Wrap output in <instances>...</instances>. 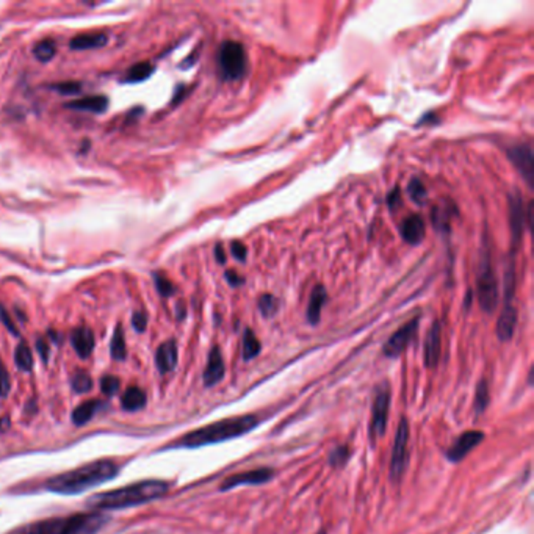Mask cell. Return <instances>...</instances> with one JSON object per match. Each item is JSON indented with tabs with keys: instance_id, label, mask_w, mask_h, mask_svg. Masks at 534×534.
Returning <instances> with one entry per match:
<instances>
[{
	"instance_id": "30bf717a",
	"label": "cell",
	"mask_w": 534,
	"mask_h": 534,
	"mask_svg": "<svg viewBox=\"0 0 534 534\" xmlns=\"http://www.w3.org/2000/svg\"><path fill=\"white\" fill-rule=\"evenodd\" d=\"M484 437H486V434L478 430L464 431L459 437L454 439V442L450 447H448V450L445 451V458L450 462H461L473 448H476L483 442Z\"/></svg>"
},
{
	"instance_id": "e0dca14e",
	"label": "cell",
	"mask_w": 534,
	"mask_h": 534,
	"mask_svg": "<svg viewBox=\"0 0 534 534\" xmlns=\"http://www.w3.org/2000/svg\"><path fill=\"white\" fill-rule=\"evenodd\" d=\"M71 345H73L75 353L80 356L82 359H87L90 358L92 350H95V334H92L90 327H77V329L71 332Z\"/></svg>"
},
{
	"instance_id": "d590c367",
	"label": "cell",
	"mask_w": 534,
	"mask_h": 534,
	"mask_svg": "<svg viewBox=\"0 0 534 534\" xmlns=\"http://www.w3.org/2000/svg\"><path fill=\"white\" fill-rule=\"evenodd\" d=\"M71 386L78 394H85V392H90L92 389V380L87 372H77L73 376V380H71Z\"/></svg>"
},
{
	"instance_id": "74e56055",
	"label": "cell",
	"mask_w": 534,
	"mask_h": 534,
	"mask_svg": "<svg viewBox=\"0 0 534 534\" xmlns=\"http://www.w3.org/2000/svg\"><path fill=\"white\" fill-rule=\"evenodd\" d=\"M119 387H121V382H119V380L116 378V376L107 375V376H104V378L101 380V390L104 392L105 395H109V396L115 395L116 392L119 390Z\"/></svg>"
},
{
	"instance_id": "ac0fdd59",
	"label": "cell",
	"mask_w": 534,
	"mask_h": 534,
	"mask_svg": "<svg viewBox=\"0 0 534 534\" xmlns=\"http://www.w3.org/2000/svg\"><path fill=\"white\" fill-rule=\"evenodd\" d=\"M177 358H179V353H177V345L174 340H168L165 344H162L155 353V364L159 372H173L177 365Z\"/></svg>"
},
{
	"instance_id": "bcb514c9",
	"label": "cell",
	"mask_w": 534,
	"mask_h": 534,
	"mask_svg": "<svg viewBox=\"0 0 534 534\" xmlns=\"http://www.w3.org/2000/svg\"><path fill=\"white\" fill-rule=\"evenodd\" d=\"M226 281L229 282L231 287H240L241 284L245 282V279L241 276H238L235 272H226Z\"/></svg>"
},
{
	"instance_id": "d6986e66",
	"label": "cell",
	"mask_w": 534,
	"mask_h": 534,
	"mask_svg": "<svg viewBox=\"0 0 534 534\" xmlns=\"http://www.w3.org/2000/svg\"><path fill=\"white\" fill-rule=\"evenodd\" d=\"M66 518H46L10 531L8 534H59L65 525Z\"/></svg>"
},
{
	"instance_id": "9a60e30c",
	"label": "cell",
	"mask_w": 534,
	"mask_h": 534,
	"mask_svg": "<svg viewBox=\"0 0 534 534\" xmlns=\"http://www.w3.org/2000/svg\"><path fill=\"white\" fill-rule=\"evenodd\" d=\"M226 375V365H224V359L222 350L218 346H213L212 351L209 353V360L207 365H205L202 380H204V386L205 387H213L217 386L218 382H222Z\"/></svg>"
},
{
	"instance_id": "b9f144b4",
	"label": "cell",
	"mask_w": 534,
	"mask_h": 534,
	"mask_svg": "<svg viewBox=\"0 0 534 534\" xmlns=\"http://www.w3.org/2000/svg\"><path fill=\"white\" fill-rule=\"evenodd\" d=\"M132 326L137 332H145L147 326V317L145 312H135L132 317Z\"/></svg>"
},
{
	"instance_id": "277c9868",
	"label": "cell",
	"mask_w": 534,
	"mask_h": 534,
	"mask_svg": "<svg viewBox=\"0 0 534 534\" xmlns=\"http://www.w3.org/2000/svg\"><path fill=\"white\" fill-rule=\"evenodd\" d=\"M217 63L223 80H240L246 74V51L238 41H224L218 49Z\"/></svg>"
},
{
	"instance_id": "484cf974",
	"label": "cell",
	"mask_w": 534,
	"mask_h": 534,
	"mask_svg": "<svg viewBox=\"0 0 534 534\" xmlns=\"http://www.w3.org/2000/svg\"><path fill=\"white\" fill-rule=\"evenodd\" d=\"M146 403H147V396L145 394V390L140 387H129L124 392V395L121 396V404H123V408L131 412L145 408Z\"/></svg>"
},
{
	"instance_id": "9c48e42d",
	"label": "cell",
	"mask_w": 534,
	"mask_h": 534,
	"mask_svg": "<svg viewBox=\"0 0 534 534\" xmlns=\"http://www.w3.org/2000/svg\"><path fill=\"white\" fill-rule=\"evenodd\" d=\"M274 472L273 468L268 467H260V468H254V470H248V472H240V473H233L222 483V490H231L240 486H260V484H265L269 480H273Z\"/></svg>"
},
{
	"instance_id": "8992f818",
	"label": "cell",
	"mask_w": 534,
	"mask_h": 534,
	"mask_svg": "<svg viewBox=\"0 0 534 534\" xmlns=\"http://www.w3.org/2000/svg\"><path fill=\"white\" fill-rule=\"evenodd\" d=\"M409 422L406 417H401L398 423L394 448H392L390 459V480L392 483H400L403 475L408 468V445H409Z\"/></svg>"
},
{
	"instance_id": "1f68e13d",
	"label": "cell",
	"mask_w": 534,
	"mask_h": 534,
	"mask_svg": "<svg viewBox=\"0 0 534 534\" xmlns=\"http://www.w3.org/2000/svg\"><path fill=\"white\" fill-rule=\"evenodd\" d=\"M489 386L486 380H481L478 382V386H476V392H475V401H473V408H475V414L480 415L483 414L484 411H486L487 404H489Z\"/></svg>"
},
{
	"instance_id": "836d02e7",
	"label": "cell",
	"mask_w": 534,
	"mask_h": 534,
	"mask_svg": "<svg viewBox=\"0 0 534 534\" xmlns=\"http://www.w3.org/2000/svg\"><path fill=\"white\" fill-rule=\"evenodd\" d=\"M56 52V44L52 40H44L38 42L37 46L33 49V55L35 59L40 60L41 63H47L49 60H52Z\"/></svg>"
},
{
	"instance_id": "d4e9b609",
	"label": "cell",
	"mask_w": 534,
	"mask_h": 534,
	"mask_svg": "<svg viewBox=\"0 0 534 534\" xmlns=\"http://www.w3.org/2000/svg\"><path fill=\"white\" fill-rule=\"evenodd\" d=\"M107 44V35L104 33H91V35H82V37H75L71 40L69 47L73 51H87V49H97Z\"/></svg>"
},
{
	"instance_id": "603a6c76",
	"label": "cell",
	"mask_w": 534,
	"mask_h": 534,
	"mask_svg": "<svg viewBox=\"0 0 534 534\" xmlns=\"http://www.w3.org/2000/svg\"><path fill=\"white\" fill-rule=\"evenodd\" d=\"M68 109L80 110V111H90V113H104L109 109V97L107 96H90L78 99V101H73L66 104Z\"/></svg>"
},
{
	"instance_id": "ba28073f",
	"label": "cell",
	"mask_w": 534,
	"mask_h": 534,
	"mask_svg": "<svg viewBox=\"0 0 534 534\" xmlns=\"http://www.w3.org/2000/svg\"><path fill=\"white\" fill-rule=\"evenodd\" d=\"M107 522V517L101 512H85L75 514L65 521V525L59 534H97Z\"/></svg>"
},
{
	"instance_id": "f6af8a7d",
	"label": "cell",
	"mask_w": 534,
	"mask_h": 534,
	"mask_svg": "<svg viewBox=\"0 0 534 534\" xmlns=\"http://www.w3.org/2000/svg\"><path fill=\"white\" fill-rule=\"evenodd\" d=\"M37 350L40 353V358L42 359L44 364H47L49 360V353H51V348H49V344L44 339H38L37 340Z\"/></svg>"
},
{
	"instance_id": "f1b7e54d",
	"label": "cell",
	"mask_w": 534,
	"mask_h": 534,
	"mask_svg": "<svg viewBox=\"0 0 534 534\" xmlns=\"http://www.w3.org/2000/svg\"><path fill=\"white\" fill-rule=\"evenodd\" d=\"M241 351H243L245 360H253L255 356H259V353L262 351L260 341L251 329H246L243 334V346H241Z\"/></svg>"
},
{
	"instance_id": "5bb4252c",
	"label": "cell",
	"mask_w": 534,
	"mask_h": 534,
	"mask_svg": "<svg viewBox=\"0 0 534 534\" xmlns=\"http://www.w3.org/2000/svg\"><path fill=\"white\" fill-rule=\"evenodd\" d=\"M442 353V327L439 322H434L425 339L423 360L426 368H436Z\"/></svg>"
},
{
	"instance_id": "6da1fadb",
	"label": "cell",
	"mask_w": 534,
	"mask_h": 534,
	"mask_svg": "<svg viewBox=\"0 0 534 534\" xmlns=\"http://www.w3.org/2000/svg\"><path fill=\"white\" fill-rule=\"evenodd\" d=\"M118 473L119 467L116 462L110 459H99L75 470H71V472L52 476L51 480H47L46 489L61 495L82 494L85 490L115 478Z\"/></svg>"
},
{
	"instance_id": "4dcf8cb0",
	"label": "cell",
	"mask_w": 534,
	"mask_h": 534,
	"mask_svg": "<svg viewBox=\"0 0 534 534\" xmlns=\"http://www.w3.org/2000/svg\"><path fill=\"white\" fill-rule=\"evenodd\" d=\"M257 308L262 313L263 318H273L277 312H279V308H281V303L279 300H277L276 296L273 295H262L259 298L257 301Z\"/></svg>"
},
{
	"instance_id": "c3c4849f",
	"label": "cell",
	"mask_w": 534,
	"mask_h": 534,
	"mask_svg": "<svg viewBox=\"0 0 534 534\" xmlns=\"http://www.w3.org/2000/svg\"><path fill=\"white\" fill-rule=\"evenodd\" d=\"M8 428H10V420H8V417L0 418V432H5Z\"/></svg>"
},
{
	"instance_id": "8fae6325",
	"label": "cell",
	"mask_w": 534,
	"mask_h": 534,
	"mask_svg": "<svg viewBox=\"0 0 534 534\" xmlns=\"http://www.w3.org/2000/svg\"><path fill=\"white\" fill-rule=\"evenodd\" d=\"M525 217H526V210L522 201V196L518 193H512L509 196V227H511V240H512V254L517 253V248L522 241L523 231H525Z\"/></svg>"
},
{
	"instance_id": "60d3db41",
	"label": "cell",
	"mask_w": 534,
	"mask_h": 534,
	"mask_svg": "<svg viewBox=\"0 0 534 534\" xmlns=\"http://www.w3.org/2000/svg\"><path fill=\"white\" fill-rule=\"evenodd\" d=\"M0 322L4 323V326L13 334V336H19V331H18L16 324H14L13 318L8 315V312L5 310V308H4L2 304H0Z\"/></svg>"
},
{
	"instance_id": "7dc6e473",
	"label": "cell",
	"mask_w": 534,
	"mask_h": 534,
	"mask_svg": "<svg viewBox=\"0 0 534 534\" xmlns=\"http://www.w3.org/2000/svg\"><path fill=\"white\" fill-rule=\"evenodd\" d=\"M215 259H217V262L219 263V265H224V263H226V251H224L223 245L218 243L215 246Z\"/></svg>"
},
{
	"instance_id": "52a82bcc",
	"label": "cell",
	"mask_w": 534,
	"mask_h": 534,
	"mask_svg": "<svg viewBox=\"0 0 534 534\" xmlns=\"http://www.w3.org/2000/svg\"><path fill=\"white\" fill-rule=\"evenodd\" d=\"M390 412V387L387 382L376 389L372 408V422H370V442L376 444L386 434L387 420Z\"/></svg>"
},
{
	"instance_id": "d6a6232c",
	"label": "cell",
	"mask_w": 534,
	"mask_h": 534,
	"mask_svg": "<svg viewBox=\"0 0 534 534\" xmlns=\"http://www.w3.org/2000/svg\"><path fill=\"white\" fill-rule=\"evenodd\" d=\"M351 456V450L348 445H337L334 447L329 451V456H327V461H329V466L334 468H341L344 467L348 459Z\"/></svg>"
},
{
	"instance_id": "ffe728a7",
	"label": "cell",
	"mask_w": 534,
	"mask_h": 534,
	"mask_svg": "<svg viewBox=\"0 0 534 534\" xmlns=\"http://www.w3.org/2000/svg\"><path fill=\"white\" fill-rule=\"evenodd\" d=\"M400 233L404 238V241H408L409 245H420L425 238V223L423 219L418 215H411L406 217L403 219V223L400 226Z\"/></svg>"
},
{
	"instance_id": "7bdbcfd3",
	"label": "cell",
	"mask_w": 534,
	"mask_h": 534,
	"mask_svg": "<svg viewBox=\"0 0 534 534\" xmlns=\"http://www.w3.org/2000/svg\"><path fill=\"white\" fill-rule=\"evenodd\" d=\"M231 253L233 255V259H237L238 262H245L248 257V249L243 243H241V241H233V243L231 245Z\"/></svg>"
},
{
	"instance_id": "3957f363",
	"label": "cell",
	"mask_w": 534,
	"mask_h": 534,
	"mask_svg": "<svg viewBox=\"0 0 534 534\" xmlns=\"http://www.w3.org/2000/svg\"><path fill=\"white\" fill-rule=\"evenodd\" d=\"M169 484L160 480H147L141 483H135L132 486L121 487L109 492L97 494L91 497L87 502L91 509L105 511V509H124L137 504H145L152 500H157L168 492Z\"/></svg>"
},
{
	"instance_id": "4fadbf2b",
	"label": "cell",
	"mask_w": 534,
	"mask_h": 534,
	"mask_svg": "<svg viewBox=\"0 0 534 534\" xmlns=\"http://www.w3.org/2000/svg\"><path fill=\"white\" fill-rule=\"evenodd\" d=\"M417 327H418V318H414L412 322L406 323L403 327H400L394 336H392L387 344L384 345L382 348V353L386 358H398L406 348H408V345L412 341V339H414L415 332H417Z\"/></svg>"
},
{
	"instance_id": "5b68a950",
	"label": "cell",
	"mask_w": 534,
	"mask_h": 534,
	"mask_svg": "<svg viewBox=\"0 0 534 534\" xmlns=\"http://www.w3.org/2000/svg\"><path fill=\"white\" fill-rule=\"evenodd\" d=\"M476 293H478L481 309L489 315L494 313L498 305V300H500V289H498V279L489 260H483L480 265L478 279H476Z\"/></svg>"
},
{
	"instance_id": "681fc988",
	"label": "cell",
	"mask_w": 534,
	"mask_h": 534,
	"mask_svg": "<svg viewBox=\"0 0 534 534\" xmlns=\"http://www.w3.org/2000/svg\"><path fill=\"white\" fill-rule=\"evenodd\" d=\"M317 534H326V531L324 530H320Z\"/></svg>"
},
{
	"instance_id": "7402d4cb",
	"label": "cell",
	"mask_w": 534,
	"mask_h": 534,
	"mask_svg": "<svg viewBox=\"0 0 534 534\" xmlns=\"http://www.w3.org/2000/svg\"><path fill=\"white\" fill-rule=\"evenodd\" d=\"M456 215V207L450 201H442L439 205L432 209L431 213V222L440 232H447L450 227L451 218Z\"/></svg>"
},
{
	"instance_id": "e575fe53",
	"label": "cell",
	"mask_w": 534,
	"mask_h": 534,
	"mask_svg": "<svg viewBox=\"0 0 534 534\" xmlns=\"http://www.w3.org/2000/svg\"><path fill=\"white\" fill-rule=\"evenodd\" d=\"M408 193H409V198L414 201L415 204H425L426 199H428V190L425 188L423 182L420 179H412L408 185Z\"/></svg>"
},
{
	"instance_id": "4316f807",
	"label": "cell",
	"mask_w": 534,
	"mask_h": 534,
	"mask_svg": "<svg viewBox=\"0 0 534 534\" xmlns=\"http://www.w3.org/2000/svg\"><path fill=\"white\" fill-rule=\"evenodd\" d=\"M154 71H155L154 65H151V63H149V61L137 63V65H133L129 71H127L126 80L131 82V83L143 82V80H146V78H149V77L152 75Z\"/></svg>"
},
{
	"instance_id": "f546056e",
	"label": "cell",
	"mask_w": 534,
	"mask_h": 534,
	"mask_svg": "<svg viewBox=\"0 0 534 534\" xmlns=\"http://www.w3.org/2000/svg\"><path fill=\"white\" fill-rule=\"evenodd\" d=\"M14 360H16V365L19 370L23 372H30L33 368V354L32 350L28 348L27 344H19L16 351H14Z\"/></svg>"
},
{
	"instance_id": "7c38bea8",
	"label": "cell",
	"mask_w": 534,
	"mask_h": 534,
	"mask_svg": "<svg viewBox=\"0 0 534 534\" xmlns=\"http://www.w3.org/2000/svg\"><path fill=\"white\" fill-rule=\"evenodd\" d=\"M508 159L511 160L512 165L522 174L525 182L528 183V187H533L534 179V157H533V147L528 143L516 145L508 149Z\"/></svg>"
},
{
	"instance_id": "f35d334b",
	"label": "cell",
	"mask_w": 534,
	"mask_h": 534,
	"mask_svg": "<svg viewBox=\"0 0 534 534\" xmlns=\"http://www.w3.org/2000/svg\"><path fill=\"white\" fill-rule=\"evenodd\" d=\"M10 390H11L10 373L4 365V362H0V396H6L10 394Z\"/></svg>"
},
{
	"instance_id": "83f0119b",
	"label": "cell",
	"mask_w": 534,
	"mask_h": 534,
	"mask_svg": "<svg viewBox=\"0 0 534 534\" xmlns=\"http://www.w3.org/2000/svg\"><path fill=\"white\" fill-rule=\"evenodd\" d=\"M110 353H111V358L115 360H124L127 358V346H126V340H124V331H123V326H121V324L116 326L115 334H113Z\"/></svg>"
},
{
	"instance_id": "cb8c5ba5",
	"label": "cell",
	"mask_w": 534,
	"mask_h": 534,
	"mask_svg": "<svg viewBox=\"0 0 534 534\" xmlns=\"http://www.w3.org/2000/svg\"><path fill=\"white\" fill-rule=\"evenodd\" d=\"M102 408V403L99 400H88L78 404L73 412V423L77 426L87 425L90 420L97 414V411Z\"/></svg>"
},
{
	"instance_id": "44dd1931",
	"label": "cell",
	"mask_w": 534,
	"mask_h": 534,
	"mask_svg": "<svg viewBox=\"0 0 534 534\" xmlns=\"http://www.w3.org/2000/svg\"><path fill=\"white\" fill-rule=\"evenodd\" d=\"M326 301H327V291L323 286H317L312 290L308 310H305V318H308V322L312 326H317L320 323V318H322V309L324 308Z\"/></svg>"
},
{
	"instance_id": "ab89813d",
	"label": "cell",
	"mask_w": 534,
	"mask_h": 534,
	"mask_svg": "<svg viewBox=\"0 0 534 534\" xmlns=\"http://www.w3.org/2000/svg\"><path fill=\"white\" fill-rule=\"evenodd\" d=\"M52 88L55 91L61 92V95H75V92H80L82 83H78V82H61V83L54 85Z\"/></svg>"
},
{
	"instance_id": "2e32d148",
	"label": "cell",
	"mask_w": 534,
	"mask_h": 534,
	"mask_svg": "<svg viewBox=\"0 0 534 534\" xmlns=\"http://www.w3.org/2000/svg\"><path fill=\"white\" fill-rule=\"evenodd\" d=\"M516 326H517V309L512 304H504L500 317H498L497 327H495L497 337L502 341H509L512 336H514Z\"/></svg>"
},
{
	"instance_id": "ee69618b",
	"label": "cell",
	"mask_w": 534,
	"mask_h": 534,
	"mask_svg": "<svg viewBox=\"0 0 534 534\" xmlns=\"http://www.w3.org/2000/svg\"><path fill=\"white\" fill-rule=\"evenodd\" d=\"M387 205L390 210H395L401 205V191L398 187L387 196Z\"/></svg>"
},
{
	"instance_id": "7a4b0ae2",
	"label": "cell",
	"mask_w": 534,
	"mask_h": 534,
	"mask_svg": "<svg viewBox=\"0 0 534 534\" xmlns=\"http://www.w3.org/2000/svg\"><path fill=\"white\" fill-rule=\"evenodd\" d=\"M259 417L254 414L235 415L231 418L218 420L215 423L205 425L202 428L190 431L177 439L173 444L174 448H199L205 445L222 444L226 440H232L245 436L259 425Z\"/></svg>"
},
{
	"instance_id": "8d00e7d4",
	"label": "cell",
	"mask_w": 534,
	"mask_h": 534,
	"mask_svg": "<svg viewBox=\"0 0 534 534\" xmlns=\"http://www.w3.org/2000/svg\"><path fill=\"white\" fill-rule=\"evenodd\" d=\"M154 282H155V289L159 290V293L162 296H173L176 293V287L174 284L171 282L166 276H163L160 273H154Z\"/></svg>"
}]
</instances>
